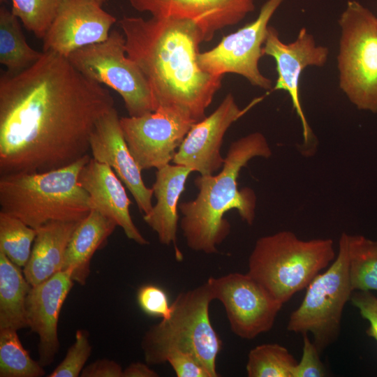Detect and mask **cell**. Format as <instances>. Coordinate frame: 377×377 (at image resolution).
Here are the masks:
<instances>
[{
  "label": "cell",
  "instance_id": "cell-23",
  "mask_svg": "<svg viewBox=\"0 0 377 377\" xmlns=\"http://www.w3.org/2000/svg\"><path fill=\"white\" fill-rule=\"evenodd\" d=\"M31 288L21 267L0 251V330L29 327L26 301Z\"/></svg>",
  "mask_w": 377,
  "mask_h": 377
},
{
  "label": "cell",
  "instance_id": "cell-31",
  "mask_svg": "<svg viewBox=\"0 0 377 377\" xmlns=\"http://www.w3.org/2000/svg\"><path fill=\"white\" fill-rule=\"evenodd\" d=\"M137 302L142 311L151 316L165 319L170 316L172 311L166 292L156 285L146 284L140 287Z\"/></svg>",
  "mask_w": 377,
  "mask_h": 377
},
{
  "label": "cell",
  "instance_id": "cell-38",
  "mask_svg": "<svg viewBox=\"0 0 377 377\" xmlns=\"http://www.w3.org/2000/svg\"><path fill=\"white\" fill-rule=\"evenodd\" d=\"M7 0H0L1 3H5Z\"/></svg>",
  "mask_w": 377,
  "mask_h": 377
},
{
  "label": "cell",
  "instance_id": "cell-2",
  "mask_svg": "<svg viewBox=\"0 0 377 377\" xmlns=\"http://www.w3.org/2000/svg\"><path fill=\"white\" fill-rule=\"evenodd\" d=\"M119 25L128 56L144 73L157 108L175 107L195 121L204 119L223 77L204 71L198 56L203 41L192 21L124 16Z\"/></svg>",
  "mask_w": 377,
  "mask_h": 377
},
{
  "label": "cell",
  "instance_id": "cell-37",
  "mask_svg": "<svg viewBox=\"0 0 377 377\" xmlns=\"http://www.w3.org/2000/svg\"><path fill=\"white\" fill-rule=\"evenodd\" d=\"M96 2H97L98 3H99L100 5H103V3L105 1V0H93Z\"/></svg>",
  "mask_w": 377,
  "mask_h": 377
},
{
  "label": "cell",
  "instance_id": "cell-33",
  "mask_svg": "<svg viewBox=\"0 0 377 377\" xmlns=\"http://www.w3.org/2000/svg\"><path fill=\"white\" fill-rule=\"evenodd\" d=\"M350 301L359 310L361 316L369 322V326L366 330L367 336L377 341V297L371 291H354Z\"/></svg>",
  "mask_w": 377,
  "mask_h": 377
},
{
  "label": "cell",
  "instance_id": "cell-34",
  "mask_svg": "<svg viewBox=\"0 0 377 377\" xmlns=\"http://www.w3.org/2000/svg\"><path fill=\"white\" fill-rule=\"evenodd\" d=\"M177 377H212L202 362L193 355L176 353L167 360Z\"/></svg>",
  "mask_w": 377,
  "mask_h": 377
},
{
  "label": "cell",
  "instance_id": "cell-29",
  "mask_svg": "<svg viewBox=\"0 0 377 377\" xmlns=\"http://www.w3.org/2000/svg\"><path fill=\"white\" fill-rule=\"evenodd\" d=\"M66 0H11L12 12L24 27L43 39Z\"/></svg>",
  "mask_w": 377,
  "mask_h": 377
},
{
  "label": "cell",
  "instance_id": "cell-19",
  "mask_svg": "<svg viewBox=\"0 0 377 377\" xmlns=\"http://www.w3.org/2000/svg\"><path fill=\"white\" fill-rule=\"evenodd\" d=\"M78 182L89 194L92 209L113 220L129 239L140 245L149 244L132 220L130 199L123 182L110 166L91 156L82 168Z\"/></svg>",
  "mask_w": 377,
  "mask_h": 377
},
{
  "label": "cell",
  "instance_id": "cell-14",
  "mask_svg": "<svg viewBox=\"0 0 377 377\" xmlns=\"http://www.w3.org/2000/svg\"><path fill=\"white\" fill-rule=\"evenodd\" d=\"M262 98H257L241 109L233 95L228 94L212 113L192 125L172 162L200 175H214L224 163L221 148L226 131Z\"/></svg>",
  "mask_w": 377,
  "mask_h": 377
},
{
  "label": "cell",
  "instance_id": "cell-16",
  "mask_svg": "<svg viewBox=\"0 0 377 377\" xmlns=\"http://www.w3.org/2000/svg\"><path fill=\"white\" fill-rule=\"evenodd\" d=\"M90 151L95 160L110 166L132 194L140 212L153 207V190L142 179V170L132 156L124 139L115 108L97 122L90 138Z\"/></svg>",
  "mask_w": 377,
  "mask_h": 377
},
{
  "label": "cell",
  "instance_id": "cell-20",
  "mask_svg": "<svg viewBox=\"0 0 377 377\" xmlns=\"http://www.w3.org/2000/svg\"><path fill=\"white\" fill-rule=\"evenodd\" d=\"M192 172L187 167L170 163L157 169L151 188L156 202L149 213L143 215L144 221L156 232L162 244L175 245L178 259L182 258V254L175 246L179 221L178 202Z\"/></svg>",
  "mask_w": 377,
  "mask_h": 377
},
{
  "label": "cell",
  "instance_id": "cell-35",
  "mask_svg": "<svg viewBox=\"0 0 377 377\" xmlns=\"http://www.w3.org/2000/svg\"><path fill=\"white\" fill-rule=\"evenodd\" d=\"M123 369L117 362L101 359L84 367L82 377H122Z\"/></svg>",
  "mask_w": 377,
  "mask_h": 377
},
{
  "label": "cell",
  "instance_id": "cell-7",
  "mask_svg": "<svg viewBox=\"0 0 377 377\" xmlns=\"http://www.w3.org/2000/svg\"><path fill=\"white\" fill-rule=\"evenodd\" d=\"M338 22L339 88L358 110L377 113V16L350 0Z\"/></svg>",
  "mask_w": 377,
  "mask_h": 377
},
{
  "label": "cell",
  "instance_id": "cell-10",
  "mask_svg": "<svg viewBox=\"0 0 377 377\" xmlns=\"http://www.w3.org/2000/svg\"><path fill=\"white\" fill-rule=\"evenodd\" d=\"M283 1H266L253 22L225 36L213 48L200 52V67L214 76L237 74L254 87L272 90V80L261 73L258 64L264 55L263 48L269 22Z\"/></svg>",
  "mask_w": 377,
  "mask_h": 377
},
{
  "label": "cell",
  "instance_id": "cell-27",
  "mask_svg": "<svg viewBox=\"0 0 377 377\" xmlns=\"http://www.w3.org/2000/svg\"><path fill=\"white\" fill-rule=\"evenodd\" d=\"M44 375L43 367L30 357L17 330H0V376L41 377Z\"/></svg>",
  "mask_w": 377,
  "mask_h": 377
},
{
  "label": "cell",
  "instance_id": "cell-1",
  "mask_svg": "<svg viewBox=\"0 0 377 377\" xmlns=\"http://www.w3.org/2000/svg\"><path fill=\"white\" fill-rule=\"evenodd\" d=\"M114 107L109 91L63 56L0 76V175L43 172L89 154L97 122Z\"/></svg>",
  "mask_w": 377,
  "mask_h": 377
},
{
  "label": "cell",
  "instance_id": "cell-5",
  "mask_svg": "<svg viewBox=\"0 0 377 377\" xmlns=\"http://www.w3.org/2000/svg\"><path fill=\"white\" fill-rule=\"evenodd\" d=\"M336 256L332 239H302L283 230L256 240L247 273L283 304L306 288Z\"/></svg>",
  "mask_w": 377,
  "mask_h": 377
},
{
  "label": "cell",
  "instance_id": "cell-39",
  "mask_svg": "<svg viewBox=\"0 0 377 377\" xmlns=\"http://www.w3.org/2000/svg\"><path fill=\"white\" fill-rule=\"evenodd\" d=\"M107 1V0H105V1Z\"/></svg>",
  "mask_w": 377,
  "mask_h": 377
},
{
  "label": "cell",
  "instance_id": "cell-11",
  "mask_svg": "<svg viewBox=\"0 0 377 377\" xmlns=\"http://www.w3.org/2000/svg\"><path fill=\"white\" fill-rule=\"evenodd\" d=\"M195 122L184 110L168 106L138 117H120L124 139L142 170L170 164Z\"/></svg>",
  "mask_w": 377,
  "mask_h": 377
},
{
  "label": "cell",
  "instance_id": "cell-17",
  "mask_svg": "<svg viewBox=\"0 0 377 377\" xmlns=\"http://www.w3.org/2000/svg\"><path fill=\"white\" fill-rule=\"evenodd\" d=\"M131 6L151 17H173L193 22L203 41L219 30L240 22L255 9L253 0H128Z\"/></svg>",
  "mask_w": 377,
  "mask_h": 377
},
{
  "label": "cell",
  "instance_id": "cell-3",
  "mask_svg": "<svg viewBox=\"0 0 377 377\" xmlns=\"http://www.w3.org/2000/svg\"><path fill=\"white\" fill-rule=\"evenodd\" d=\"M272 155L265 136L253 132L230 144L219 173L195 178L197 196L179 205L182 214L180 227L191 250L207 254L218 251L217 246L230 232V225L223 216L231 209H236L247 224H253L256 195L251 188L239 189L237 179L242 168L251 159L268 158Z\"/></svg>",
  "mask_w": 377,
  "mask_h": 377
},
{
  "label": "cell",
  "instance_id": "cell-28",
  "mask_svg": "<svg viewBox=\"0 0 377 377\" xmlns=\"http://www.w3.org/2000/svg\"><path fill=\"white\" fill-rule=\"evenodd\" d=\"M36 235V229L0 212V251L17 266L24 267L27 263Z\"/></svg>",
  "mask_w": 377,
  "mask_h": 377
},
{
  "label": "cell",
  "instance_id": "cell-4",
  "mask_svg": "<svg viewBox=\"0 0 377 377\" xmlns=\"http://www.w3.org/2000/svg\"><path fill=\"white\" fill-rule=\"evenodd\" d=\"M91 156L43 172L1 175L0 212L36 229L52 221H80L92 209L87 192L78 182Z\"/></svg>",
  "mask_w": 377,
  "mask_h": 377
},
{
  "label": "cell",
  "instance_id": "cell-32",
  "mask_svg": "<svg viewBox=\"0 0 377 377\" xmlns=\"http://www.w3.org/2000/svg\"><path fill=\"white\" fill-rule=\"evenodd\" d=\"M302 355L294 370L293 377H325L328 371L320 358V353L307 333L302 334Z\"/></svg>",
  "mask_w": 377,
  "mask_h": 377
},
{
  "label": "cell",
  "instance_id": "cell-15",
  "mask_svg": "<svg viewBox=\"0 0 377 377\" xmlns=\"http://www.w3.org/2000/svg\"><path fill=\"white\" fill-rule=\"evenodd\" d=\"M93 0H66L43 40V52L68 57L105 40L117 20Z\"/></svg>",
  "mask_w": 377,
  "mask_h": 377
},
{
  "label": "cell",
  "instance_id": "cell-40",
  "mask_svg": "<svg viewBox=\"0 0 377 377\" xmlns=\"http://www.w3.org/2000/svg\"><path fill=\"white\" fill-rule=\"evenodd\" d=\"M377 16V15H376Z\"/></svg>",
  "mask_w": 377,
  "mask_h": 377
},
{
  "label": "cell",
  "instance_id": "cell-9",
  "mask_svg": "<svg viewBox=\"0 0 377 377\" xmlns=\"http://www.w3.org/2000/svg\"><path fill=\"white\" fill-rule=\"evenodd\" d=\"M66 58L84 76L118 93L128 116L156 110L144 73L126 53L123 33L112 30L105 40L75 50Z\"/></svg>",
  "mask_w": 377,
  "mask_h": 377
},
{
  "label": "cell",
  "instance_id": "cell-30",
  "mask_svg": "<svg viewBox=\"0 0 377 377\" xmlns=\"http://www.w3.org/2000/svg\"><path fill=\"white\" fill-rule=\"evenodd\" d=\"M91 353L89 334L85 330H77L75 339L60 364L48 377H77L80 376Z\"/></svg>",
  "mask_w": 377,
  "mask_h": 377
},
{
  "label": "cell",
  "instance_id": "cell-24",
  "mask_svg": "<svg viewBox=\"0 0 377 377\" xmlns=\"http://www.w3.org/2000/svg\"><path fill=\"white\" fill-rule=\"evenodd\" d=\"M43 55L27 42L20 20L5 6L0 8V63L7 71L17 73L29 67Z\"/></svg>",
  "mask_w": 377,
  "mask_h": 377
},
{
  "label": "cell",
  "instance_id": "cell-6",
  "mask_svg": "<svg viewBox=\"0 0 377 377\" xmlns=\"http://www.w3.org/2000/svg\"><path fill=\"white\" fill-rule=\"evenodd\" d=\"M214 300L207 281L178 294L171 304L170 316L152 325L142 339L146 363L162 364L172 354L187 353L196 357L212 377L219 376L216 362L222 341L210 321Z\"/></svg>",
  "mask_w": 377,
  "mask_h": 377
},
{
  "label": "cell",
  "instance_id": "cell-22",
  "mask_svg": "<svg viewBox=\"0 0 377 377\" xmlns=\"http://www.w3.org/2000/svg\"><path fill=\"white\" fill-rule=\"evenodd\" d=\"M117 226L113 220L94 209L79 222L68 244L63 265V269H73L74 281L82 286L86 283L94 254L103 246Z\"/></svg>",
  "mask_w": 377,
  "mask_h": 377
},
{
  "label": "cell",
  "instance_id": "cell-8",
  "mask_svg": "<svg viewBox=\"0 0 377 377\" xmlns=\"http://www.w3.org/2000/svg\"><path fill=\"white\" fill-rule=\"evenodd\" d=\"M348 237L346 232L341 235L335 259L306 287L287 325L290 332L312 334L320 353L338 339L343 311L353 292L348 276Z\"/></svg>",
  "mask_w": 377,
  "mask_h": 377
},
{
  "label": "cell",
  "instance_id": "cell-36",
  "mask_svg": "<svg viewBox=\"0 0 377 377\" xmlns=\"http://www.w3.org/2000/svg\"><path fill=\"white\" fill-rule=\"evenodd\" d=\"M158 374L150 369L148 364L140 362L131 363L123 369L122 377H158Z\"/></svg>",
  "mask_w": 377,
  "mask_h": 377
},
{
  "label": "cell",
  "instance_id": "cell-21",
  "mask_svg": "<svg viewBox=\"0 0 377 377\" xmlns=\"http://www.w3.org/2000/svg\"><path fill=\"white\" fill-rule=\"evenodd\" d=\"M79 222L52 221L36 229L31 256L23 269L31 286L63 269L68 244Z\"/></svg>",
  "mask_w": 377,
  "mask_h": 377
},
{
  "label": "cell",
  "instance_id": "cell-26",
  "mask_svg": "<svg viewBox=\"0 0 377 377\" xmlns=\"http://www.w3.org/2000/svg\"><path fill=\"white\" fill-rule=\"evenodd\" d=\"M297 363L285 346L264 343L249 351L246 371L249 377H293Z\"/></svg>",
  "mask_w": 377,
  "mask_h": 377
},
{
  "label": "cell",
  "instance_id": "cell-12",
  "mask_svg": "<svg viewBox=\"0 0 377 377\" xmlns=\"http://www.w3.org/2000/svg\"><path fill=\"white\" fill-rule=\"evenodd\" d=\"M207 281L236 336L250 340L272 328L283 304L248 273H230Z\"/></svg>",
  "mask_w": 377,
  "mask_h": 377
},
{
  "label": "cell",
  "instance_id": "cell-25",
  "mask_svg": "<svg viewBox=\"0 0 377 377\" xmlns=\"http://www.w3.org/2000/svg\"><path fill=\"white\" fill-rule=\"evenodd\" d=\"M348 257L352 290L377 291V241L348 235Z\"/></svg>",
  "mask_w": 377,
  "mask_h": 377
},
{
  "label": "cell",
  "instance_id": "cell-13",
  "mask_svg": "<svg viewBox=\"0 0 377 377\" xmlns=\"http://www.w3.org/2000/svg\"><path fill=\"white\" fill-rule=\"evenodd\" d=\"M264 55L272 57L276 62L277 79L272 91L288 92L293 107L302 125L304 148L302 152L311 155L316 151L313 134L304 114L300 98V82L302 72L308 66H323L329 56L327 47L317 45L314 37L302 28L295 40L283 43L278 31L269 26L263 45Z\"/></svg>",
  "mask_w": 377,
  "mask_h": 377
},
{
  "label": "cell",
  "instance_id": "cell-18",
  "mask_svg": "<svg viewBox=\"0 0 377 377\" xmlns=\"http://www.w3.org/2000/svg\"><path fill=\"white\" fill-rule=\"evenodd\" d=\"M73 269L61 270L31 286L26 301L29 327L38 335V362L50 364L59 352L57 326L59 313L73 286Z\"/></svg>",
  "mask_w": 377,
  "mask_h": 377
}]
</instances>
